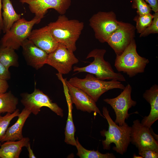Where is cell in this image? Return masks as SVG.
<instances>
[{
  "mask_svg": "<svg viewBox=\"0 0 158 158\" xmlns=\"http://www.w3.org/2000/svg\"><path fill=\"white\" fill-rule=\"evenodd\" d=\"M55 40L73 52L76 43L84 27V23L76 19H69L64 14L60 15L56 20L47 25Z\"/></svg>",
  "mask_w": 158,
  "mask_h": 158,
  "instance_id": "cell-1",
  "label": "cell"
},
{
  "mask_svg": "<svg viewBox=\"0 0 158 158\" xmlns=\"http://www.w3.org/2000/svg\"><path fill=\"white\" fill-rule=\"evenodd\" d=\"M103 115L107 120L109 125L108 130H103L100 132L101 135L105 137L102 140L103 148L109 150L110 145L114 143L113 150L117 153L123 155L127 151L130 142L131 127L125 123L122 126H118L111 117L106 107L102 108Z\"/></svg>",
  "mask_w": 158,
  "mask_h": 158,
  "instance_id": "cell-2",
  "label": "cell"
},
{
  "mask_svg": "<svg viewBox=\"0 0 158 158\" xmlns=\"http://www.w3.org/2000/svg\"><path fill=\"white\" fill-rule=\"evenodd\" d=\"M106 51L105 49H95L91 51L86 59L91 57L94 61L87 66L83 67L75 66L74 72L78 73L85 72L95 75L98 79L102 80H115L119 81H125L124 77L120 73H116L111 64L104 59Z\"/></svg>",
  "mask_w": 158,
  "mask_h": 158,
  "instance_id": "cell-3",
  "label": "cell"
},
{
  "mask_svg": "<svg viewBox=\"0 0 158 158\" xmlns=\"http://www.w3.org/2000/svg\"><path fill=\"white\" fill-rule=\"evenodd\" d=\"M136 49L134 39L121 55L116 56L114 66L117 71L126 73L129 77L143 73L149 62L148 59L139 55Z\"/></svg>",
  "mask_w": 158,
  "mask_h": 158,
  "instance_id": "cell-4",
  "label": "cell"
},
{
  "mask_svg": "<svg viewBox=\"0 0 158 158\" xmlns=\"http://www.w3.org/2000/svg\"><path fill=\"white\" fill-rule=\"evenodd\" d=\"M68 81L71 85L84 91L96 102L102 94L109 90L115 88L123 90L125 87L119 81L115 80L104 81L90 73L83 79L75 77L71 78Z\"/></svg>",
  "mask_w": 158,
  "mask_h": 158,
  "instance_id": "cell-5",
  "label": "cell"
},
{
  "mask_svg": "<svg viewBox=\"0 0 158 158\" xmlns=\"http://www.w3.org/2000/svg\"><path fill=\"white\" fill-rule=\"evenodd\" d=\"M41 20L35 16L29 21L20 18L5 33L0 41L1 46L18 49L23 42L28 39L33 26L39 23Z\"/></svg>",
  "mask_w": 158,
  "mask_h": 158,
  "instance_id": "cell-6",
  "label": "cell"
},
{
  "mask_svg": "<svg viewBox=\"0 0 158 158\" xmlns=\"http://www.w3.org/2000/svg\"><path fill=\"white\" fill-rule=\"evenodd\" d=\"M89 22L96 39L101 43L106 42L118 28L119 22L115 13L112 11H99L92 15Z\"/></svg>",
  "mask_w": 158,
  "mask_h": 158,
  "instance_id": "cell-7",
  "label": "cell"
},
{
  "mask_svg": "<svg viewBox=\"0 0 158 158\" xmlns=\"http://www.w3.org/2000/svg\"><path fill=\"white\" fill-rule=\"evenodd\" d=\"M21 102L25 108L35 115L38 114L42 107L49 108L57 115L63 116V110L55 103H53L49 97L42 91L35 88L34 91L30 94H21Z\"/></svg>",
  "mask_w": 158,
  "mask_h": 158,
  "instance_id": "cell-8",
  "label": "cell"
},
{
  "mask_svg": "<svg viewBox=\"0 0 158 158\" xmlns=\"http://www.w3.org/2000/svg\"><path fill=\"white\" fill-rule=\"evenodd\" d=\"M78 62L73 52L63 44L59 43L57 47L48 54L46 64L55 68L58 73L62 75L68 74L72 70L73 65Z\"/></svg>",
  "mask_w": 158,
  "mask_h": 158,
  "instance_id": "cell-9",
  "label": "cell"
},
{
  "mask_svg": "<svg viewBox=\"0 0 158 158\" xmlns=\"http://www.w3.org/2000/svg\"><path fill=\"white\" fill-rule=\"evenodd\" d=\"M132 87L128 84L123 91L117 97L113 98H106L104 101L109 104L114 109L116 115L115 123L121 126L128 119L130 114L128 113L129 109L135 106L136 101L133 100L131 97Z\"/></svg>",
  "mask_w": 158,
  "mask_h": 158,
  "instance_id": "cell-10",
  "label": "cell"
},
{
  "mask_svg": "<svg viewBox=\"0 0 158 158\" xmlns=\"http://www.w3.org/2000/svg\"><path fill=\"white\" fill-rule=\"evenodd\" d=\"M135 27L132 24L119 21L118 28L107 40L116 56L121 55L135 37Z\"/></svg>",
  "mask_w": 158,
  "mask_h": 158,
  "instance_id": "cell-11",
  "label": "cell"
},
{
  "mask_svg": "<svg viewBox=\"0 0 158 158\" xmlns=\"http://www.w3.org/2000/svg\"><path fill=\"white\" fill-rule=\"evenodd\" d=\"M130 142L138 150H150L158 152V140L151 134L150 128L142 125L138 119L134 120L131 126Z\"/></svg>",
  "mask_w": 158,
  "mask_h": 158,
  "instance_id": "cell-12",
  "label": "cell"
},
{
  "mask_svg": "<svg viewBox=\"0 0 158 158\" xmlns=\"http://www.w3.org/2000/svg\"><path fill=\"white\" fill-rule=\"evenodd\" d=\"M19 1L28 4L30 12L41 20L49 9H54L60 15L64 14L71 5V0H19Z\"/></svg>",
  "mask_w": 158,
  "mask_h": 158,
  "instance_id": "cell-13",
  "label": "cell"
},
{
  "mask_svg": "<svg viewBox=\"0 0 158 158\" xmlns=\"http://www.w3.org/2000/svg\"><path fill=\"white\" fill-rule=\"evenodd\" d=\"M68 88V92L72 104L78 110L89 113L94 112L104 117L97 107L96 102L82 90L70 84L66 79H64Z\"/></svg>",
  "mask_w": 158,
  "mask_h": 158,
  "instance_id": "cell-14",
  "label": "cell"
},
{
  "mask_svg": "<svg viewBox=\"0 0 158 158\" xmlns=\"http://www.w3.org/2000/svg\"><path fill=\"white\" fill-rule=\"evenodd\" d=\"M28 39L48 54L54 51L59 44L53 37L48 25L32 30Z\"/></svg>",
  "mask_w": 158,
  "mask_h": 158,
  "instance_id": "cell-15",
  "label": "cell"
},
{
  "mask_svg": "<svg viewBox=\"0 0 158 158\" xmlns=\"http://www.w3.org/2000/svg\"><path fill=\"white\" fill-rule=\"evenodd\" d=\"M23 55L28 64L37 70L46 64L48 54L36 46L28 39L23 43Z\"/></svg>",
  "mask_w": 158,
  "mask_h": 158,
  "instance_id": "cell-16",
  "label": "cell"
},
{
  "mask_svg": "<svg viewBox=\"0 0 158 158\" xmlns=\"http://www.w3.org/2000/svg\"><path fill=\"white\" fill-rule=\"evenodd\" d=\"M143 97L150 104L151 110L149 115L144 117L141 123L150 128L158 119V85L155 84L146 90L143 94Z\"/></svg>",
  "mask_w": 158,
  "mask_h": 158,
  "instance_id": "cell-17",
  "label": "cell"
},
{
  "mask_svg": "<svg viewBox=\"0 0 158 158\" xmlns=\"http://www.w3.org/2000/svg\"><path fill=\"white\" fill-rule=\"evenodd\" d=\"M31 113L30 111L24 108L18 114L16 122L8 128L1 142L18 140L23 138V128L26 120Z\"/></svg>",
  "mask_w": 158,
  "mask_h": 158,
  "instance_id": "cell-18",
  "label": "cell"
},
{
  "mask_svg": "<svg viewBox=\"0 0 158 158\" xmlns=\"http://www.w3.org/2000/svg\"><path fill=\"white\" fill-rule=\"evenodd\" d=\"M29 143L30 139L28 137L16 141H6L0 146V158H19L23 147H26Z\"/></svg>",
  "mask_w": 158,
  "mask_h": 158,
  "instance_id": "cell-19",
  "label": "cell"
},
{
  "mask_svg": "<svg viewBox=\"0 0 158 158\" xmlns=\"http://www.w3.org/2000/svg\"><path fill=\"white\" fill-rule=\"evenodd\" d=\"M2 9L3 32L5 33L10 30L14 23L21 18V15L16 12L10 0H2Z\"/></svg>",
  "mask_w": 158,
  "mask_h": 158,
  "instance_id": "cell-20",
  "label": "cell"
},
{
  "mask_svg": "<svg viewBox=\"0 0 158 158\" xmlns=\"http://www.w3.org/2000/svg\"><path fill=\"white\" fill-rule=\"evenodd\" d=\"M66 95L68 102V112L66 127L65 128V142L67 144L76 146V140L74 135L75 131L72 116L73 106L68 92Z\"/></svg>",
  "mask_w": 158,
  "mask_h": 158,
  "instance_id": "cell-21",
  "label": "cell"
},
{
  "mask_svg": "<svg viewBox=\"0 0 158 158\" xmlns=\"http://www.w3.org/2000/svg\"><path fill=\"white\" fill-rule=\"evenodd\" d=\"M18 101V99L10 91L0 94V115L14 112L17 109Z\"/></svg>",
  "mask_w": 158,
  "mask_h": 158,
  "instance_id": "cell-22",
  "label": "cell"
},
{
  "mask_svg": "<svg viewBox=\"0 0 158 158\" xmlns=\"http://www.w3.org/2000/svg\"><path fill=\"white\" fill-rule=\"evenodd\" d=\"M15 49L8 47L0 46V61L9 69L10 66L18 67V56Z\"/></svg>",
  "mask_w": 158,
  "mask_h": 158,
  "instance_id": "cell-23",
  "label": "cell"
},
{
  "mask_svg": "<svg viewBox=\"0 0 158 158\" xmlns=\"http://www.w3.org/2000/svg\"><path fill=\"white\" fill-rule=\"evenodd\" d=\"M75 146L78 150L76 155L80 158H115V156L112 153H107L105 154L99 152L98 150H87L84 148L79 142L78 138L75 139Z\"/></svg>",
  "mask_w": 158,
  "mask_h": 158,
  "instance_id": "cell-24",
  "label": "cell"
},
{
  "mask_svg": "<svg viewBox=\"0 0 158 158\" xmlns=\"http://www.w3.org/2000/svg\"><path fill=\"white\" fill-rule=\"evenodd\" d=\"M153 15L149 13L142 15H137L133 19L136 24L135 29L137 32L141 33L151 24Z\"/></svg>",
  "mask_w": 158,
  "mask_h": 158,
  "instance_id": "cell-25",
  "label": "cell"
},
{
  "mask_svg": "<svg viewBox=\"0 0 158 158\" xmlns=\"http://www.w3.org/2000/svg\"><path fill=\"white\" fill-rule=\"evenodd\" d=\"M19 110L17 109L12 113H7L4 116L0 115V142L3 139L11 121L18 116L20 113Z\"/></svg>",
  "mask_w": 158,
  "mask_h": 158,
  "instance_id": "cell-26",
  "label": "cell"
},
{
  "mask_svg": "<svg viewBox=\"0 0 158 158\" xmlns=\"http://www.w3.org/2000/svg\"><path fill=\"white\" fill-rule=\"evenodd\" d=\"M132 7L136 9L138 15H142L151 13V8L145 0H131Z\"/></svg>",
  "mask_w": 158,
  "mask_h": 158,
  "instance_id": "cell-27",
  "label": "cell"
},
{
  "mask_svg": "<svg viewBox=\"0 0 158 158\" xmlns=\"http://www.w3.org/2000/svg\"><path fill=\"white\" fill-rule=\"evenodd\" d=\"M153 18L151 25L140 34V37H146L150 34L158 33V12L153 14Z\"/></svg>",
  "mask_w": 158,
  "mask_h": 158,
  "instance_id": "cell-28",
  "label": "cell"
},
{
  "mask_svg": "<svg viewBox=\"0 0 158 158\" xmlns=\"http://www.w3.org/2000/svg\"><path fill=\"white\" fill-rule=\"evenodd\" d=\"M138 153L142 158H157L158 152L150 150H138Z\"/></svg>",
  "mask_w": 158,
  "mask_h": 158,
  "instance_id": "cell-29",
  "label": "cell"
},
{
  "mask_svg": "<svg viewBox=\"0 0 158 158\" xmlns=\"http://www.w3.org/2000/svg\"><path fill=\"white\" fill-rule=\"evenodd\" d=\"M11 74L8 69L0 61V79L6 80L10 78Z\"/></svg>",
  "mask_w": 158,
  "mask_h": 158,
  "instance_id": "cell-30",
  "label": "cell"
},
{
  "mask_svg": "<svg viewBox=\"0 0 158 158\" xmlns=\"http://www.w3.org/2000/svg\"><path fill=\"white\" fill-rule=\"evenodd\" d=\"M154 13L158 12V0H145Z\"/></svg>",
  "mask_w": 158,
  "mask_h": 158,
  "instance_id": "cell-31",
  "label": "cell"
},
{
  "mask_svg": "<svg viewBox=\"0 0 158 158\" xmlns=\"http://www.w3.org/2000/svg\"><path fill=\"white\" fill-rule=\"evenodd\" d=\"M8 87L7 80L0 79V94L6 92Z\"/></svg>",
  "mask_w": 158,
  "mask_h": 158,
  "instance_id": "cell-32",
  "label": "cell"
},
{
  "mask_svg": "<svg viewBox=\"0 0 158 158\" xmlns=\"http://www.w3.org/2000/svg\"><path fill=\"white\" fill-rule=\"evenodd\" d=\"M2 1V0H0V34L1 31H3V24L1 12Z\"/></svg>",
  "mask_w": 158,
  "mask_h": 158,
  "instance_id": "cell-33",
  "label": "cell"
},
{
  "mask_svg": "<svg viewBox=\"0 0 158 158\" xmlns=\"http://www.w3.org/2000/svg\"><path fill=\"white\" fill-rule=\"evenodd\" d=\"M26 148L27 149L28 152V156L29 158H36V157L35 156L31 148L30 142L29 143Z\"/></svg>",
  "mask_w": 158,
  "mask_h": 158,
  "instance_id": "cell-34",
  "label": "cell"
},
{
  "mask_svg": "<svg viewBox=\"0 0 158 158\" xmlns=\"http://www.w3.org/2000/svg\"><path fill=\"white\" fill-rule=\"evenodd\" d=\"M150 130L151 134L154 138L156 140H158V135L154 133L153 129L151 128V127L150 128Z\"/></svg>",
  "mask_w": 158,
  "mask_h": 158,
  "instance_id": "cell-35",
  "label": "cell"
},
{
  "mask_svg": "<svg viewBox=\"0 0 158 158\" xmlns=\"http://www.w3.org/2000/svg\"><path fill=\"white\" fill-rule=\"evenodd\" d=\"M133 158H142L141 156H137L134 154L133 155Z\"/></svg>",
  "mask_w": 158,
  "mask_h": 158,
  "instance_id": "cell-36",
  "label": "cell"
},
{
  "mask_svg": "<svg viewBox=\"0 0 158 158\" xmlns=\"http://www.w3.org/2000/svg\"><path fill=\"white\" fill-rule=\"evenodd\" d=\"M1 142H0V146H1Z\"/></svg>",
  "mask_w": 158,
  "mask_h": 158,
  "instance_id": "cell-37",
  "label": "cell"
}]
</instances>
